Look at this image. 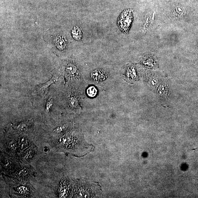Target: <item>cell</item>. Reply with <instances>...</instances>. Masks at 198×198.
Wrapping results in <instances>:
<instances>
[{"label": "cell", "mask_w": 198, "mask_h": 198, "mask_svg": "<svg viewBox=\"0 0 198 198\" xmlns=\"http://www.w3.org/2000/svg\"><path fill=\"white\" fill-rule=\"evenodd\" d=\"M53 103V98H50L47 101L46 106L45 110L47 112H49L50 109L52 106Z\"/></svg>", "instance_id": "obj_17"}, {"label": "cell", "mask_w": 198, "mask_h": 198, "mask_svg": "<svg viewBox=\"0 0 198 198\" xmlns=\"http://www.w3.org/2000/svg\"><path fill=\"white\" fill-rule=\"evenodd\" d=\"M77 103V100L76 98L72 97L70 99V104L71 106H75Z\"/></svg>", "instance_id": "obj_19"}, {"label": "cell", "mask_w": 198, "mask_h": 198, "mask_svg": "<svg viewBox=\"0 0 198 198\" xmlns=\"http://www.w3.org/2000/svg\"><path fill=\"white\" fill-rule=\"evenodd\" d=\"M127 75L129 79L131 81L136 79L137 78V73L135 68L133 66L129 68L127 70Z\"/></svg>", "instance_id": "obj_11"}, {"label": "cell", "mask_w": 198, "mask_h": 198, "mask_svg": "<svg viewBox=\"0 0 198 198\" xmlns=\"http://www.w3.org/2000/svg\"><path fill=\"white\" fill-rule=\"evenodd\" d=\"M97 92V89L94 86H91L87 89V94L91 97H93L96 96Z\"/></svg>", "instance_id": "obj_13"}, {"label": "cell", "mask_w": 198, "mask_h": 198, "mask_svg": "<svg viewBox=\"0 0 198 198\" xmlns=\"http://www.w3.org/2000/svg\"><path fill=\"white\" fill-rule=\"evenodd\" d=\"M186 14V11L184 7L181 6H176L173 8L171 13V17L173 19L182 18Z\"/></svg>", "instance_id": "obj_5"}, {"label": "cell", "mask_w": 198, "mask_h": 198, "mask_svg": "<svg viewBox=\"0 0 198 198\" xmlns=\"http://www.w3.org/2000/svg\"><path fill=\"white\" fill-rule=\"evenodd\" d=\"M148 85L152 90H155L162 80L158 76L155 75H150L148 78Z\"/></svg>", "instance_id": "obj_6"}, {"label": "cell", "mask_w": 198, "mask_h": 198, "mask_svg": "<svg viewBox=\"0 0 198 198\" xmlns=\"http://www.w3.org/2000/svg\"><path fill=\"white\" fill-rule=\"evenodd\" d=\"M17 190L19 193L25 194L28 193V189L26 186H20L17 188Z\"/></svg>", "instance_id": "obj_16"}, {"label": "cell", "mask_w": 198, "mask_h": 198, "mask_svg": "<svg viewBox=\"0 0 198 198\" xmlns=\"http://www.w3.org/2000/svg\"><path fill=\"white\" fill-rule=\"evenodd\" d=\"M91 76L96 80H102L106 77V74L103 70L97 69L94 70L91 73Z\"/></svg>", "instance_id": "obj_9"}, {"label": "cell", "mask_w": 198, "mask_h": 198, "mask_svg": "<svg viewBox=\"0 0 198 198\" xmlns=\"http://www.w3.org/2000/svg\"><path fill=\"white\" fill-rule=\"evenodd\" d=\"M71 34L73 38L77 41H80L83 36L82 31L78 26H75L72 30Z\"/></svg>", "instance_id": "obj_8"}, {"label": "cell", "mask_w": 198, "mask_h": 198, "mask_svg": "<svg viewBox=\"0 0 198 198\" xmlns=\"http://www.w3.org/2000/svg\"><path fill=\"white\" fill-rule=\"evenodd\" d=\"M101 189L96 182L89 180H81L77 182L74 196L75 197L92 198L101 196Z\"/></svg>", "instance_id": "obj_1"}, {"label": "cell", "mask_w": 198, "mask_h": 198, "mask_svg": "<svg viewBox=\"0 0 198 198\" xmlns=\"http://www.w3.org/2000/svg\"><path fill=\"white\" fill-rule=\"evenodd\" d=\"M158 98L162 105L167 107L170 102L171 91L170 85L166 80H162L156 89Z\"/></svg>", "instance_id": "obj_2"}, {"label": "cell", "mask_w": 198, "mask_h": 198, "mask_svg": "<svg viewBox=\"0 0 198 198\" xmlns=\"http://www.w3.org/2000/svg\"><path fill=\"white\" fill-rule=\"evenodd\" d=\"M60 184V196L61 197H65L68 194L69 184L67 180H64L62 181Z\"/></svg>", "instance_id": "obj_7"}, {"label": "cell", "mask_w": 198, "mask_h": 198, "mask_svg": "<svg viewBox=\"0 0 198 198\" xmlns=\"http://www.w3.org/2000/svg\"><path fill=\"white\" fill-rule=\"evenodd\" d=\"M29 172L28 169H23L20 171H18L16 172V176L18 177H22L27 176Z\"/></svg>", "instance_id": "obj_14"}, {"label": "cell", "mask_w": 198, "mask_h": 198, "mask_svg": "<svg viewBox=\"0 0 198 198\" xmlns=\"http://www.w3.org/2000/svg\"><path fill=\"white\" fill-rule=\"evenodd\" d=\"M32 150V148H30L26 152L24 156V158L26 159H30L33 155V151Z\"/></svg>", "instance_id": "obj_18"}, {"label": "cell", "mask_w": 198, "mask_h": 198, "mask_svg": "<svg viewBox=\"0 0 198 198\" xmlns=\"http://www.w3.org/2000/svg\"><path fill=\"white\" fill-rule=\"evenodd\" d=\"M56 45L58 49L61 50H63L65 48L66 42L62 36H58L57 37Z\"/></svg>", "instance_id": "obj_10"}, {"label": "cell", "mask_w": 198, "mask_h": 198, "mask_svg": "<svg viewBox=\"0 0 198 198\" xmlns=\"http://www.w3.org/2000/svg\"><path fill=\"white\" fill-rule=\"evenodd\" d=\"M28 142L26 139L22 138L20 141V147L21 149L24 150L27 147Z\"/></svg>", "instance_id": "obj_15"}, {"label": "cell", "mask_w": 198, "mask_h": 198, "mask_svg": "<svg viewBox=\"0 0 198 198\" xmlns=\"http://www.w3.org/2000/svg\"><path fill=\"white\" fill-rule=\"evenodd\" d=\"M142 64L146 67L153 68L155 66L156 62L153 58L148 57L142 61Z\"/></svg>", "instance_id": "obj_12"}, {"label": "cell", "mask_w": 198, "mask_h": 198, "mask_svg": "<svg viewBox=\"0 0 198 198\" xmlns=\"http://www.w3.org/2000/svg\"><path fill=\"white\" fill-rule=\"evenodd\" d=\"M57 81V78L54 77L50 81L42 84L38 85L34 91V94L44 97L49 92V87L51 84Z\"/></svg>", "instance_id": "obj_4"}, {"label": "cell", "mask_w": 198, "mask_h": 198, "mask_svg": "<svg viewBox=\"0 0 198 198\" xmlns=\"http://www.w3.org/2000/svg\"><path fill=\"white\" fill-rule=\"evenodd\" d=\"M133 19L132 11L127 9L123 11L118 18L117 25L122 32L127 33L130 27Z\"/></svg>", "instance_id": "obj_3"}]
</instances>
